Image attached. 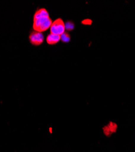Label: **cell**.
Segmentation results:
<instances>
[{"mask_svg":"<svg viewBox=\"0 0 135 152\" xmlns=\"http://www.w3.org/2000/svg\"><path fill=\"white\" fill-rule=\"evenodd\" d=\"M92 23V21L90 20H85L82 21V23L84 24H91Z\"/></svg>","mask_w":135,"mask_h":152,"instance_id":"8","label":"cell"},{"mask_svg":"<svg viewBox=\"0 0 135 152\" xmlns=\"http://www.w3.org/2000/svg\"><path fill=\"white\" fill-rule=\"evenodd\" d=\"M52 23L53 21L45 9L42 8L35 12L33 23V29L35 31L39 32L46 31L51 28Z\"/></svg>","mask_w":135,"mask_h":152,"instance_id":"1","label":"cell"},{"mask_svg":"<svg viewBox=\"0 0 135 152\" xmlns=\"http://www.w3.org/2000/svg\"><path fill=\"white\" fill-rule=\"evenodd\" d=\"M29 40L32 45L38 46L41 45L43 42L44 36L42 34V32L34 31L29 36Z\"/></svg>","mask_w":135,"mask_h":152,"instance_id":"3","label":"cell"},{"mask_svg":"<svg viewBox=\"0 0 135 152\" xmlns=\"http://www.w3.org/2000/svg\"><path fill=\"white\" fill-rule=\"evenodd\" d=\"M65 30V26L63 21L61 18H58L53 22L50 28L51 34L61 36Z\"/></svg>","mask_w":135,"mask_h":152,"instance_id":"2","label":"cell"},{"mask_svg":"<svg viewBox=\"0 0 135 152\" xmlns=\"http://www.w3.org/2000/svg\"><path fill=\"white\" fill-rule=\"evenodd\" d=\"M65 29L68 31H71L74 29V24L72 23V22H70V21H68L65 24Z\"/></svg>","mask_w":135,"mask_h":152,"instance_id":"7","label":"cell"},{"mask_svg":"<svg viewBox=\"0 0 135 152\" xmlns=\"http://www.w3.org/2000/svg\"><path fill=\"white\" fill-rule=\"evenodd\" d=\"M61 40L60 35L50 34L46 38V42L49 45H54L58 43Z\"/></svg>","mask_w":135,"mask_h":152,"instance_id":"4","label":"cell"},{"mask_svg":"<svg viewBox=\"0 0 135 152\" xmlns=\"http://www.w3.org/2000/svg\"><path fill=\"white\" fill-rule=\"evenodd\" d=\"M117 129V125L114 123H110L108 125L106 126L104 128V133L106 135H108V134H111L112 132H115Z\"/></svg>","mask_w":135,"mask_h":152,"instance_id":"5","label":"cell"},{"mask_svg":"<svg viewBox=\"0 0 135 152\" xmlns=\"http://www.w3.org/2000/svg\"><path fill=\"white\" fill-rule=\"evenodd\" d=\"M61 40H62L63 42H68L70 40V37L68 33H66L65 32L60 36Z\"/></svg>","mask_w":135,"mask_h":152,"instance_id":"6","label":"cell"}]
</instances>
